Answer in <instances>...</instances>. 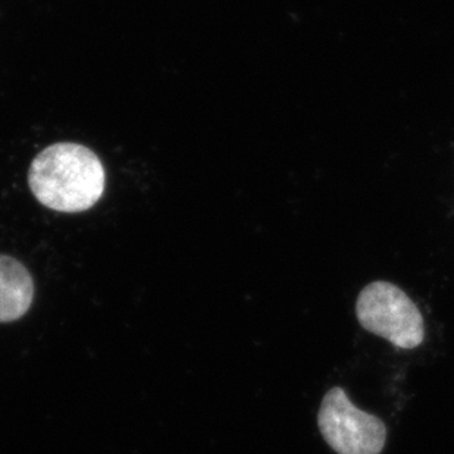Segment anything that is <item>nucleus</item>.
I'll return each mask as SVG.
<instances>
[{"label":"nucleus","mask_w":454,"mask_h":454,"mask_svg":"<svg viewBox=\"0 0 454 454\" xmlns=\"http://www.w3.org/2000/svg\"><path fill=\"white\" fill-rule=\"evenodd\" d=\"M35 297V283L21 262L0 254V322L24 317Z\"/></svg>","instance_id":"nucleus-4"},{"label":"nucleus","mask_w":454,"mask_h":454,"mask_svg":"<svg viewBox=\"0 0 454 454\" xmlns=\"http://www.w3.org/2000/svg\"><path fill=\"white\" fill-rule=\"evenodd\" d=\"M31 193L49 209L77 214L99 202L106 174L100 159L77 143H56L40 152L28 171Z\"/></svg>","instance_id":"nucleus-1"},{"label":"nucleus","mask_w":454,"mask_h":454,"mask_svg":"<svg viewBox=\"0 0 454 454\" xmlns=\"http://www.w3.org/2000/svg\"><path fill=\"white\" fill-rule=\"evenodd\" d=\"M356 317L364 331L395 348L411 350L424 343V317L411 297L395 284H368L356 301Z\"/></svg>","instance_id":"nucleus-2"},{"label":"nucleus","mask_w":454,"mask_h":454,"mask_svg":"<svg viewBox=\"0 0 454 454\" xmlns=\"http://www.w3.org/2000/svg\"><path fill=\"white\" fill-rule=\"evenodd\" d=\"M317 427L337 454H380L386 446V424L356 407L341 387H334L324 395Z\"/></svg>","instance_id":"nucleus-3"}]
</instances>
